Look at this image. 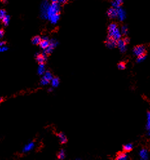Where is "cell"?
Masks as SVG:
<instances>
[{
	"label": "cell",
	"mask_w": 150,
	"mask_h": 160,
	"mask_svg": "<svg viewBox=\"0 0 150 160\" xmlns=\"http://www.w3.org/2000/svg\"><path fill=\"white\" fill-rule=\"evenodd\" d=\"M108 36L112 37L115 40H118L121 38L122 34L118 25L115 23H110L108 26Z\"/></svg>",
	"instance_id": "cell-1"
},
{
	"label": "cell",
	"mask_w": 150,
	"mask_h": 160,
	"mask_svg": "<svg viewBox=\"0 0 150 160\" xmlns=\"http://www.w3.org/2000/svg\"><path fill=\"white\" fill-rule=\"evenodd\" d=\"M61 11V6L58 2H52L51 4H49L47 11V19L49 20L55 14H60Z\"/></svg>",
	"instance_id": "cell-2"
},
{
	"label": "cell",
	"mask_w": 150,
	"mask_h": 160,
	"mask_svg": "<svg viewBox=\"0 0 150 160\" xmlns=\"http://www.w3.org/2000/svg\"><path fill=\"white\" fill-rule=\"evenodd\" d=\"M59 43L58 41L56 39H50V45L46 49L43 50V52H44L45 54H47V55L51 54L53 52L54 49L58 45Z\"/></svg>",
	"instance_id": "cell-3"
},
{
	"label": "cell",
	"mask_w": 150,
	"mask_h": 160,
	"mask_svg": "<svg viewBox=\"0 0 150 160\" xmlns=\"http://www.w3.org/2000/svg\"><path fill=\"white\" fill-rule=\"evenodd\" d=\"M49 5V2L47 0H45L42 2L40 7V16L43 19H47V11L48 7Z\"/></svg>",
	"instance_id": "cell-4"
},
{
	"label": "cell",
	"mask_w": 150,
	"mask_h": 160,
	"mask_svg": "<svg viewBox=\"0 0 150 160\" xmlns=\"http://www.w3.org/2000/svg\"><path fill=\"white\" fill-rule=\"evenodd\" d=\"M146 47L144 45L136 46L133 50V53L135 56L138 57L146 54Z\"/></svg>",
	"instance_id": "cell-5"
},
{
	"label": "cell",
	"mask_w": 150,
	"mask_h": 160,
	"mask_svg": "<svg viewBox=\"0 0 150 160\" xmlns=\"http://www.w3.org/2000/svg\"><path fill=\"white\" fill-rule=\"evenodd\" d=\"M47 56L48 55L45 54L44 52H43L41 53L37 52L35 54L36 60L39 64L45 63L47 62Z\"/></svg>",
	"instance_id": "cell-6"
},
{
	"label": "cell",
	"mask_w": 150,
	"mask_h": 160,
	"mask_svg": "<svg viewBox=\"0 0 150 160\" xmlns=\"http://www.w3.org/2000/svg\"><path fill=\"white\" fill-rule=\"evenodd\" d=\"M119 21H123L126 18V12L122 7L117 8V18Z\"/></svg>",
	"instance_id": "cell-7"
},
{
	"label": "cell",
	"mask_w": 150,
	"mask_h": 160,
	"mask_svg": "<svg viewBox=\"0 0 150 160\" xmlns=\"http://www.w3.org/2000/svg\"><path fill=\"white\" fill-rule=\"evenodd\" d=\"M106 45L109 49H114L117 47V41L108 36L106 39Z\"/></svg>",
	"instance_id": "cell-8"
},
{
	"label": "cell",
	"mask_w": 150,
	"mask_h": 160,
	"mask_svg": "<svg viewBox=\"0 0 150 160\" xmlns=\"http://www.w3.org/2000/svg\"><path fill=\"white\" fill-rule=\"evenodd\" d=\"M117 47L119 49V50H120V52H125L127 50V44L124 41V39H119L118 40H117Z\"/></svg>",
	"instance_id": "cell-9"
},
{
	"label": "cell",
	"mask_w": 150,
	"mask_h": 160,
	"mask_svg": "<svg viewBox=\"0 0 150 160\" xmlns=\"http://www.w3.org/2000/svg\"><path fill=\"white\" fill-rule=\"evenodd\" d=\"M49 45H50V39H49V37H46V36H43V37H41V41L39 46L43 50L46 49L49 46Z\"/></svg>",
	"instance_id": "cell-10"
},
{
	"label": "cell",
	"mask_w": 150,
	"mask_h": 160,
	"mask_svg": "<svg viewBox=\"0 0 150 160\" xmlns=\"http://www.w3.org/2000/svg\"><path fill=\"white\" fill-rule=\"evenodd\" d=\"M107 15L110 19H115L117 18V9L111 7L107 11Z\"/></svg>",
	"instance_id": "cell-11"
},
{
	"label": "cell",
	"mask_w": 150,
	"mask_h": 160,
	"mask_svg": "<svg viewBox=\"0 0 150 160\" xmlns=\"http://www.w3.org/2000/svg\"><path fill=\"white\" fill-rule=\"evenodd\" d=\"M34 146H35L34 142V141H30V142L27 143V144L23 148L22 152H23V153H27L28 152L31 151L34 148Z\"/></svg>",
	"instance_id": "cell-12"
},
{
	"label": "cell",
	"mask_w": 150,
	"mask_h": 160,
	"mask_svg": "<svg viewBox=\"0 0 150 160\" xmlns=\"http://www.w3.org/2000/svg\"><path fill=\"white\" fill-rule=\"evenodd\" d=\"M139 156L140 158L143 160H146L148 159L149 158V154L148 152L146 149H142L139 152Z\"/></svg>",
	"instance_id": "cell-13"
},
{
	"label": "cell",
	"mask_w": 150,
	"mask_h": 160,
	"mask_svg": "<svg viewBox=\"0 0 150 160\" xmlns=\"http://www.w3.org/2000/svg\"><path fill=\"white\" fill-rule=\"evenodd\" d=\"M123 3H124V0H112L111 4L112 7L117 9L118 7H121Z\"/></svg>",
	"instance_id": "cell-14"
},
{
	"label": "cell",
	"mask_w": 150,
	"mask_h": 160,
	"mask_svg": "<svg viewBox=\"0 0 150 160\" xmlns=\"http://www.w3.org/2000/svg\"><path fill=\"white\" fill-rule=\"evenodd\" d=\"M45 71L46 69L45 63L39 64V66H38V74H39L40 76H43L45 74Z\"/></svg>",
	"instance_id": "cell-15"
},
{
	"label": "cell",
	"mask_w": 150,
	"mask_h": 160,
	"mask_svg": "<svg viewBox=\"0 0 150 160\" xmlns=\"http://www.w3.org/2000/svg\"><path fill=\"white\" fill-rule=\"evenodd\" d=\"M60 14H55V15H54V16H52L51 18H50L49 21H51V23L52 24H53V25H56V24L58 22L59 20H60Z\"/></svg>",
	"instance_id": "cell-16"
},
{
	"label": "cell",
	"mask_w": 150,
	"mask_h": 160,
	"mask_svg": "<svg viewBox=\"0 0 150 160\" xmlns=\"http://www.w3.org/2000/svg\"><path fill=\"white\" fill-rule=\"evenodd\" d=\"M58 136L59 140H60V143H61L62 144H65V143H66L67 142V136H66L63 132H60V133L58 134Z\"/></svg>",
	"instance_id": "cell-17"
},
{
	"label": "cell",
	"mask_w": 150,
	"mask_h": 160,
	"mask_svg": "<svg viewBox=\"0 0 150 160\" xmlns=\"http://www.w3.org/2000/svg\"><path fill=\"white\" fill-rule=\"evenodd\" d=\"M129 156H128V154L126 153V152H121V153L118 154L117 155V159L118 160H126L128 159Z\"/></svg>",
	"instance_id": "cell-18"
},
{
	"label": "cell",
	"mask_w": 150,
	"mask_h": 160,
	"mask_svg": "<svg viewBox=\"0 0 150 160\" xmlns=\"http://www.w3.org/2000/svg\"><path fill=\"white\" fill-rule=\"evenodd\" d=\"M41 41V37L39 36H34L33 38L32 39V43L34 45H39Z\"/></svg>",
	"instance_id": "cell-19"
},
{
	"label": "cell",
	"mask_w": 150,
	"mask_h": 160,
	"mask_svg": "<svg viewBox=\"0 0 150 160\" xmlns=\"http://www.w3.org/2000/svg\"><path fill=\"white\" fill-rule=\"evenodd\" d=\"M51 81L52 86L54 88L58 87L60 85V79L58 77H53Z\"/></svg>",
	"instance_id": "cell-20"
},
{
	"label": "cell",
	"mask_w": 150,
	"mask_h": 160,
	"mask_svg": "<svg viewBox=\"0 0 150 160\" xmlns=\"http://www.w3.org/2000/svg\"><path fill=\"white\" fill-rule=\"evenodd\" d=\"M43 77L48 80V81H51L54 77H53V74L50 71H45V74L43 75Z\"/></svg>",
	"instance_id": "cell-21"
},
{
	"label": "cell",
	"mask_w": 150,
	"mask_h": 160,
	"mask_svg": "<svg viewBox=\"0 0 150 160\" xmlns=\"http://www.w3.org/2000/svg\"><path fill=\"white\" fill-rule=\"evenodd\" d=\"M133 145L131 143H127V144L124 145L123 147V150H124V152H129L133 149Z\"/></svg>",
	"instance_id": "cell-22"
},
{
	"label": "cell",
	"mask_w": 150,
	"mask_h": 160,
	"mask_svg": "<svg viewBox=\"0 0 150 160\" xmlns=\"http://www.w3.org/2000/svg\"><path fill=\"white\" fill-rule=\"evenodd\" d=\"M10 20H11L10 16H9V15H7H7L3 18L1 21L2 23H3V25H5V26H7V25L9 24V23H10Z\"/></svg>",
	"instance_id": "cell-23"
},
{
	"label": "cell",
	"mask_w": 150,
	"mask_h": 160,
	"mask_svg": "<svg viewBox=\"0 0 150 160\" xmlns=\"http://www.w3.org/2000/svg\"><path fill=\"white\" fill-rule=\"evenodd\" d=\"M120 32L122 35L127 36L128 34V27L126 25H123L120 28Z\"/></svg>",
	"instance_id": "cell-24"
},
{
	"label": "cell",
	"mask_w": 150,
	"mask_h": 160,
	"mask_svg": "<svg viewBox=\"0 0 150 160\" xmlns=\"http://www.w3.org/2000/svg\"><path fill=\"white\" fill-rule=\"evenodd\" d=\"M147 123H146V130H149L150 129V112H147Z\"/></svg>",
	"instance_id": "cell-25"
},
{
	"label": "cell",
	"mask_w": 150,
	"mask_h": 160,
	"mask_svg": "<svg viewBox=\"0 0 150 160\" xmlns=\"http://www.w3.org/2000/svg\"><path fill=\"white\" fill-rule=\"evenodd\" d=\"M58 158L60 160H64L65 158V152L64 150L62 149L58 154Z\"/></svg>",
	"instance_id": "cell-26"
},
{
	"label": "cell",
	"mask_w": 150,
	"mask_h": 160,
	"mask_svg": "<svg viewBox=\"0 0 150 160\" xmlns=\"http://www.w3.org/2000/svg\"><path fill=\"white\" fill-rule=\"evenodd\" d=\"M146 59V56L145 54L142 55L140 56H138L136 59V62L137 63H141V62H143Z\"/></svg>",
	"instance_id": "cell-27"
},
{
	"label": "cell",
	"mask_w": 150,
	"mask_h": 160,
	"mask_svg": "<svg viewBox=\"0 0 150 160\" xmlns=\"http://www.w3.org/2000/svg\"><path fill=\"white\" fill-rule=\"evenodd\" d=\"M49 83H50L49 81H48V80L45 79V78H43V77L41 78V79L40 81V84L41 85H43V86L47 85L48 84H49Z\"/></svg>",
	"instance_id": "cell-28"
},
{
	"label": "cell",
	"mask_w": 150,
	"mask_h": 160,
	"mask_svg": "<svg viewBox=\"0 0 150 160\" xmlns=\"http://www.w3.org/2000/svg\"><path fill=\"white\" fill-rule=\"evenodd\" d=\"M7 15V12H6V11L3 9H1L0 10V20H2L3 18L5 17V16Z\"/></svg>",
	"instance_id": "cell-29"
},
{
	"label": "cell",
	"mask_w": 150,
	"mask_h": 160,
	"mask_svg": "<svg viewBox=\"0 0 150 160\" xmlns=\"http://www.w3.org/2000/svg\"><path fill=\"white\" fill-rule=\"evenodd\" d=\"M118 68L120 69V70H124V69H125V64L124 63H123V62L118 63Z\"/></svg>",
	"instance_id": "cell-30"
},
{
	"label": "cell",
	"mask_w": 150,
	"mask_h": 160,
	"mask_svg": "<svg viewBox=\"0 0 150 160\" xmlns=\"http://www.w3.org/2000/svg\"><path fill=\"white\" fill-rule=\"evenodd\" d=\"M9 50V48L7 47V46H3V47H0V52H5L7 50Z\"/></svg>",
	"instance_id": "cell-31"
},
{
	"label": "cell",
	"mask_w": 150,
	"mask_h": 160,
	"mask_svg": "<svg viewBox=\"0 0 150 160\" xmlns=\"http://www.w3.org/2000/svg\"><path fill=\"white\" fill-rule=\"evenodd\" d=\"M4 34H5V32H4V30H3V29H0V39H1L2 37H3Z\"/></svg>",
	"instance_id": "cell-32"
},
{
	"label": "cell",
	"mask_w": 150,
	"mask_h": 160,
	"mask_svg": "<svg viewBox=\"0 0 150 160\" xmlns=\"http://www.w3.org/2000/svg\"><path fill=\"white\" fill-rule=\"evenodd\" d=\"M124 41L126 43V44H128V43H129V41H129V37H125V38L124 39Z\"/></svg>",
	"instance_id": "cell-33"
},
{
	"label": "cell",
	"mask_w": 150,
	"mask_h": 160,
	"mask_svg": "<svg viewBox=\"0 0 150 160\" xmlns=\"http://www.w3.org/2000/svg\"><path fill=\"white\" fill-rule=\"evenodd\" d=\"M5 45H6L5 41H0V47H3V46H5Z\"/></svg>",
	"instance_id": "cell-34"
},
{
	"label": "cell",
	"mask_w": 150,
	"mask_h": 160,
	"mask_svg": "<svg viewBox=\"0 0 150 160\" xmlns=\"http://www.w3.org/2000/svg\"><path fill=\"white\" fill-rule=\"evenodd\" d=\"M68 0H59L58 3H62V4H64L66 2H67Z\"/></svg>",
	"instance_id": "cell-35"
},
{
	"label": "cell",
	"mask_w": 150,
	"mask_h": 160,
	"mask_svg": "<svg viewBox=\"0 0 150 160\" xmlns=\"http://www.w3.org/2000/svg\"><path fill=\"white\" fill-rule=\"evenodd\" d=\"M148 131V133H147V135H148V136H149V137H150V129H149V130H147Z\"/></svg>",
	"instance_id": "cell-36"
},
{
	"label": "cell",
	"mask_w": 150,
	"mask_h": 160,
	"mask_svg": "<svg viewBox=\"0 0 150 160\" xmlns=\"http://www.w3.org/2000/svg\"><path fill=\"white\" fill-rule=\"evenodd\" d=\"M3 101H4L3 98H2V97H1V98H0V103H1V102H3Z\"/></svg>",
	"instance_id": "cell-37"
},
{
	"label": "cell",
	"mask_w": 150,
	"mask_h": 160,
	"mask_svg": "<svg viewBox=\"0 0 150 160\" xmlns=\"http://www.w3.org/2000/svg\"><path fill=\"white\" fill-rule=\"evenodd\" d=\"M1 1L2 3H6L7 2V0H1Z\"/></svg>",
	"instance_id": "cell-38"
},
{
	"label": "cell",
	"mask_w": 150,
	"mask_h": 160,
	"mask_svg": "<svg viewBox=\"0 0 150 160\" xmlns=\"http://www.w3.org/2000/svg\"><path fill=\"white\" fill-rule=\"evenodd\" d=\"M52 2H58L59 0H51Z\"/></svg>",
	"instance_id": "cell-39"
},
{
	"label": "cell",
	"mask_w": 150,
	"mask_h": 160,
	"mask_svg": "<svg viewBox=\"0 0 150 160\" xmlns=\"http://www.w3.org/2000/svg\"><path fill=\"white\" fill-rule=\"evenodd\" d=\"M53 90V88H49V92H52Z\"/></svg>",
	"instance_id": "cell-40"
}]
</instances>
